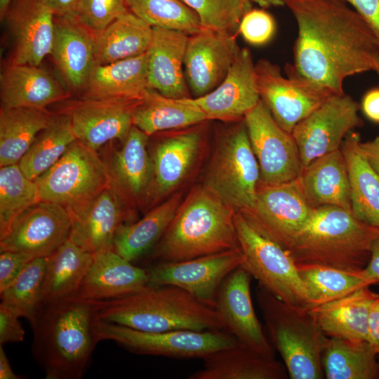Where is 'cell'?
I'll return each mask as SVG.
<instances>
[{
    "label": "cell",
    "instance_id": "obj_1",
    "mask_svg": "<svg viewBox=\"0 0 379 379\" xmlns=\"http://www.w3.org/2000/svg\"><path fill=\"white\" fill-rule=\"evenodd\" d=\"M298 35L294 69L330 90L344 93L351 76L375 69L379 41L372 29L343 0H285Z\"/></svg>",
    "mask_w": 379,
    "mask_h": 379
},
{
    "label": "cell",
    "instance_id": "obj_2",
    "mask_svg": "<svg viewBox=\"0 0 379 379\" xmlns=\"http://www.w3.org/2000/svg\"><path fill=\"white\" fill-rule=\"evenodd\" d=\"M94 300L77 295L41 305L30 323L32 352L47 379L81 378L99 342Z\"/></svg>",
    "mask_w": 379,
    "mask_h": 379
},
{
    "label": "cell",
    "instance_id": "obj_3",
    "mask_svg": "<svg viewBox=\"0 0 379 379\" xmlns=\"http://www.w3.org/2000/svg\"><path fill=\"white\" fill-rule=\"evenodd\" d=\"M94 302L98 319L138 331L225 330L214 307L175 286L147 285L121 298Z\"/></svg>",
    "mask_w": 379,
    "mask_h": 379
},
{
    "label": "cell",
    "instance_id": "obj_4",
    "mask_svg": "<svg viewBox=\"0 0 379 379\" xmlns=\"http://www.w3.org/2000/svg\"><path fill=\"white\" fill-rule=\"evenodd\" d=\"M235 212L203 185L195 187L154 247L153 260L180 261L239 248Z\"/></svg>",
    "mask_w": 379,
    "mask_h": 379
},
{
    "label": "cell",
    "instance_id": "obj_5",
    "mask_svg": "<svg viewBox=\"0 0 379 379\" xmlns=\"http://www.w3.org/2000/svg\"><path fill=\"white\" fill-rule=\"evenodd\" d=\"M379 229L335 206L315 208L288 251L297 265L358 272L368 264Z\"/></svg>",
    "mask_w": 379,
    "mask_h": 379
},
{
    "label": "cell",
    "instance_id": "obj_6",
    "mask_svg": "<svg viewBox=\"0 0 379 379\" xmlns=\"http://www.w3.org/2000/svg\"><path fill=\"white\" fill-rule=\"evenodd\" d=\"M256 299L270 338L292 379H321L322 355L329 337L307 308L282 301L258 284Z\"/></svg>",
    "mask_w": 379,
    "mask_h": 379
},
{
    "label": "cell",
    "instance_id": "obj_7",
    "mask_svg": "<svg viewBox=\"0 0 379 379\" xmlns=\"http://www.w3.org/2000/svg\"><path fill=\"white\" fill-rule=\"evenodd\" d=\"M34 182L41 200L63 206L72 220L111 185V178L106 161L97 151L76 140Z\"/></svg>",
    "mask_w": 379,
    "mask_h": 379
},
{
    "label": "cell",
    "instance_id": "obj_8",
    "mask_svg": "<svg viewBox=\"0 0 379 379\" xmlns=\"http://www.w3.org/2000/svg\"><path fill=\"white\" fill-rule=\"evenodd\" d=\"M234 223L244 258L241 266L282 301L310 309L308 292L289 251L256 230L241 212H235Z\"/></svg>",
    "mask_w": 379,
    "mask_h": 379
},
{
    "label": "cell",
    "instance_id": "obj_9",
    "mask_svg": "<svg viewBox=\"0 0 379 379\" xmlns=\"http://www.w3.org/2000/svg\"><path fill=\"white\" fill-rule=\"evenodd\" d=\"M260 168L244 121L220 140L208 166L203 185L236 211L255 202Z\"/></svg>",
    "mask_w": 379,
    "mask_h": 379
},
{
    "label": "cell",
    "instance_id": "obj_10",
    "mask_svg": "<svg viewBox=\"0 0 379 379\" xmlns=\"http://www.w3.org/2000/svg\"><path fill=\"white\" fill-rule=\"evenodd\" d=\"M98 341L112 340L137 354L204 359L239 342L226 330L145 332L97 319Z\"/></svg>",
    "mask_w": 379,
    "mask_h": 379
},
{
    "label": "cell",
    "instance_id": "obj_11",
    "mask_svg": "<svg viewBox=\"0 0 379 379\" xmlns=\"http://www.w3.org/2000/svg\"><path fill=\"white\" fill-rule=\"evenodd\" d=\"M255 68L260 100L277 124L289 133L299 122L335 95L299 74L292 65H286V76L277 65L267 59L259 60Z\"/></svg>",
    "mask_w": 379,
    "mask_h": 379
},
{
    "label": "cell",
    "instance_id": "obj_12",
    "mask_svg": "<svg viewBox=\"0 0 379 379\" xmlns=\"http://www.w3.org/2000/svg\"><path fill=\"white\" fill-rule=\"evenodd\" d=\"M314 210L299 177L277 185L259 183L253 207L240 212L260 233L288 251Z\"/></svg>",
    "mask_w": 379,
    "mask_h": 379
},
{
    "label": "cell",
    "instance_id": "obj_13",
    "mask_svg": "<svg viewBox=\"0 0 379 379\" xmlns=\"http://www.w3.org/2000/svg\"><path fill=\"white\" fill-rule=\"evenodd\" d=\"M260 168L259 183L277 185L300 177L302 165L295 141L260 100L244 118Z\"/></svg>",
    "mask_w": 379,
    "mask_h": 379
},
{
    "label": "cell",
    "instance_id": "obj_14",
    "mask_svg": "<svg viewBox=\"0 0 379 379\" xmlns=\"http://www.w3.org/2000/svg\"><path fill=\"white\" fill-rule=\"evenodd\" d=\"M359 105L350 95L335 94L326 100L293 128L302 167L340 149L348 133L364 123Z\"/></svg>",
    "mask_w": 379,
    "mask_h": 379
},
{
    "label": "cell",
    "instance_id": "obj_15",
    "mask_svg": "<svg viewBox=\"0 0 379 379\" xmlns=\"http://www.w3.org/2000/svg\"><path fill=\"white\" fill-rule=\"evenodd\" d=\"M244 262L239 248L175 262H161L146 269L148 285H171L184 289L215 308L225 279Z\"/></svg>",
    "mask_w": 379,
    "mask_h": 379
},
{
    "label": "cell",
    "instance_id": "obj_16",
    "mask_svg": "<svg viewBox=\"0 0 379 379\" xmlns=\"http://www.w3.org/2000/svg\"><path fill=\"white\" fill-rule=\"evenodd\" d=\"M72 218L65 208L41 201L21 213L0 239V251H15L34 258L48 257L67 241Z\"/></svg>",
    "mask_w": 379,
    "mask_h": 379
},
{
    "label": "cell",
    "instance_id": "obj_17",
    "mask_svg": "<svg viewBox=\"0 0 379 379\" xmlns=\"http://www.w3.org/2000/svg\"><path fill=\"white\" fill-rule=\"evenodd\" d=\"M240 49L231 32L201 28L189 35L184 69L195 98L210 93L222 81Z\"/></svg>",
    "mask_w": 379,
    "mask_h": 379
},
{
    "label": "cell",
    "instance_id": "obj_18",
    "mask_svg": "<svg viewBox=\"0 0 379 379\" xmlns=\"http://www.w3.org/2000/svg\"><path fill=\"white\" fill-rule=\"evenodd\" d=\"M139 100L82 98L69 102L60 112L69 117L77 140L98 151L109 141L126 140Z\"/></svg>",
    "mask_w": 379,
    "mask_h": 379
},
{
    "label": "cell",
    "instance_id": "obj_19",
    "mask_svg": "<svg viewBox=\"0 0 379 379\" xmlns=\"http://www.w3.org/2000/svg\"><path fill=\"white\" fill-rule=\"evenodd\" d=\"M252 276L241 265L221 284L215 309L225 330L240 343L262 354L274 357V350L255 314L251 295Z\"/></svg>",
    "mask_w": 379,
    "mask_h": 379
},
{
    "label": "cell",
    "instance_id": "obj_20",
    "mask_svg": "<svg viewBox=\"0 0 379 379\" xmlns=\"http://www.w3.org/2000/svg\"><path fill=\"white\" fill-rule=\"evenodd\" d=\"M255 64L248 48H241L222 81L210 93L194 98L208 120H243L260 100Z\"/></svg>",
    "mask_w": 379,
    "mask_h": 379
},
{
    "label": "cell",
    "instance_id": "obj_21",
    "mask_svg": "<svg viewBox=\"0 0 379 379\" xmlns=\"http://www.w3.org/2000/svg\"><path fill=\"white\" fill-rule=\"evenodd\" d=\"M54 18L39 0L11 1L2 19L13 38L11 63L39 66L51 52Z\"/></svg>",
    "mask_w": 379,
    "mask_h": 379
},
{
    "label": "cell",
    "instance_id": "obj_22",
    "mask_svg": "<svg viewBox=\"0 0 379 379\" xmlns=\"http://www.w3.org/2000/svg\"><path fill=\"white\" fill-rule=\"evenodd\" d=\"M202 143V134L196 128H185L156 142L151 154L154 176L149 205L167 199L185 180L199 158Z\"/></svg>",
    "mask_w": 379,
    "mask_h": 379
},
{
    "label": "cell",
    "instance_id": "obj_23",
    "mask_svg": "<svg viewBox=\"0 0 379 379\" xmlns=\"http://www.w3.org/2000/svg\"><path fill=\"white\" fill-rule=\"evenodd\" d=\"M149 137L133 125L121 149L106 161L112 186L131 207L149 204L154 171Z\"/></svg>",
    "mask_w": 379,
    "mask_h": 379
},
{
    "label": "cell",
    "instance_id": "obj_24",
    "mask_svg": "<svg viewBox=\"0 0 379 379\" xmlns=\"http://www.w3.org/2000/svg\"><path fill=\"white\" fill-rule=\"evenodd\" d=\"M132 210L111 183L81 215L72 220L69 238L93 254L113 250L119 230L134 221Z\"/></svg>",
    "mask_w": 379,
    "mask_h": 379
},
{
    "label": "cell",
    "instance_id": "obj_25",
    "mask_svg": "<svg viewBox=\"0 0 379 379\" xmlns=\"http://www.w3.org/2000/svg\"><path fill=\"white\" fill-rule=\"evenodd\" d=\"M146 269L133 264L114 250L93 253L77 296L107 300L134 293L148 285Z\"/></svg>",
    "mask_w": 379,
    "mask_h": 379
},
{
    "label": "cell",
    "instance_id": "obj_26",
    "mask_svg": "<svg viewBox=\"0 0 379 379\" xmlns=\"http://www.w3.org/2000/svg\"><path fill=\"white\" fill-rule=\"evenodd\" d=\"M188 37L178 30L153 27L147 51L149 88L169 98H189L183 71Z\"/></svg>",
    "mask_w": 379,
    "mask_h": 379
},
{
    "label": "cell",
    "instance_id": "obj_27",
    "mask_svg": "<svg viewBox=\"0 0 379 379\" xmlns=\"http://www.w3.org/2000/svg\"><path fill=\"white\" fill-rule=\"evenodd\" d=\"M51 54L67 84L83 89L95 65V35L76 17L54 18Z\"/></svg>",
    "mask_w": 379,
    "mask_h": 379
},
{
    "label": "cell",
    "instance_id": "obj_28",
    "mask_svg": "<svg viewBox=\"0 0 379 379\" xmlns=\"http://www.w3.org/2000/svg\"><path fill=\"white\" fill-rule=\"evenodd\" d=\"M68 96L60 83L39 66L11 62L1 73L2 107L46 109Z\"/></svg>",
    "mask_w": 379,
    "mask_h": 379
},
{
    "label": "cell",
    "instance_id": "obj_29",
    "mask_svg": "<svg viewBox=\"0 0 379 379\" xmlns=\"http://www.w3.org/2000/svg\"><path fill=\"white\" fill-rule=\"evenodd\" d=\"M148 88L145 53L109 64H95L83 88V98L138 100Z\"/></svg>",
    "mask_w": 379,
    "mask_h": 379
},
{
    "label": "cell",
    "instance_id": "obj_30",
    "mask_svg": "<svg viewBox=\"0 0 379 379\" xmlns=\"http://www.w3.org/2000/svg\"><path fill=\"white\" fill-rule=\"evenodd\" d=\"M201 369L189 379H283L285 365L239 343L215 351L203 359Z\"/></svg>",
    "mask_w": 379,
    "mask_h": 379
},
{
    "label": "cell",
    "instance_id": "obj_31",
    "mask_svg": "<svg viewBox=\"0 0 379 379\" xmlns=\"http://www.w3.org/2000/svg\"><path fill=\"white\" fill-rule=\"evenodd\" d=\"M378 295L369 286H364L338 299L312 307L310 310L326 336L367 341L369 310Z\"/></svg>",
    "mask_w": 379,
    "mask_h": 379
},
{
    "label": "cell",
    "instance_id": "obj_32",
    "mask_svg": "<svg viewBox=\"0 0 379 379\" xmlns=\"http://www.w3.org/2000/svg\"><path fill=\"white\" fill-rule=\"evenodd\" d=\"M300 180L305 196L313 208L335 206L352 212L349 176L341 149L304 167Z\"/></svg>",
    "mask_w": 379,
    "mask_h": 379
},
{
    "label": "cell",
    "instance_id": "obj_33",
    "mask_svg": "<svg viewBox=\"0 0 379 379\" xmlns=\"http://www.w3.org/2000/svg\"><path fill=\"white\" fill-rule=\"evenodd\" d=\"M207 121L194 98H173L148 88L133 112V125L150 136L170 130H182Z\"/></svg>",
    "mask_w": 379,
    "mask_h": 379
},
{
    "label": "cell",
    "instance_id": "obj_34",
    "mask_svg": "<svg viewBox=\"0 0 379 379\" xmlns=\"http://www.w3.org/2000/svg\"><path fill=\"white\" fill-rule=\"evenodd\" d=\"M360 142L359 135L352 131L340 147L347 168L352 212L379 229V174L363 153Z\"/></svg>",
    "mask_w": 379,
    "mask_h": 379
},
{
    "label": "cell",
    "instance_id": "obj_35",
    "mask_svg": "<svg viewBox=\"0 0 379 379\" xmlns=\"http://www.w3.org/2000/svg\"><path fill=\"white\" fill-rule=\"evenodd\" d=\"M180 193L171 195L152 207L141 219L124 225L117 232L113 250L133 262L154 247L175 215L182 201Z\"/></svg>",
    "mask_w": 379,
    "mask_h": 379
},
{
    "label": "cell",
    "instance_id": "obj_36",
    "mask_svg": "<svg viewBox=\"0 0 379 379\" xmlns=\"http://www.w3.org/2000/svg\"><path fill=\"white\" fill-rule=\"evenodd\" d=\"M93 257L69 237L48 256L41 305L77 295Z\"/></svg>",
    "mask_w": 379,
    "mask_h": 379
},
{
    "label": "cell",
    "instance_id": "obj_37",
    "mask_svg": "<svg viewBox=\"0 0 379 379\" xmlns=\"http://www.w3.org/2000/svg\"><path fill=\"white\" fill-rule=\"evenodd\" d=\"M153 27L128 11L95 36V64L106 65L147 53Z\"/></svg>",
    "mask_w": 379,
    "mask_h": 379
},
{
    "label": "cell",
    "instance_id": "obj_38",
    "mask_svg": "<svg viewBox=\"0 0 379 379\" xmlns=\"http://www.w3.org/2000/svg\"><path fill=\"white\" fill-rule=\"evenodd\" d=\"M52 117L46 109L1 106L0 166L18 164Z\"/></svg>",
    "mask_w": 379,
    "mask_h": 379
},
{
    "label": "cell",
    "instance_id": "obj_39",
    "mask_svg": "<svg viewBox=\"0 0 379 379\" xmlns=\"http://www.w3.org/2000/svg\"><path fill=\"white\" fill-rule=\"evenodd\" d=\"M377 354L368 341L329 338L322 355L327 379H378Z\"/></svg>",
    "mask_w": 379,
    "mask_h": 379
},
{
    "label": "cell",
    "instance_id": "obj_40",
    "mask_svg": "<svg viewBox=\"0 0 379 379\" xmlns=\"http://www.w3.org/2000/svg\"><path fill=\"white\" fill-rule=\"evenodd\" d=\"M76 140L69 117L61 112L53 115L18 165L28 178L34 180L54 165Z\"/></svg>",
    "mask_w": 379,
    "mask_h": 379
},
{
    "label": "cell",
    "instance_id": "obj_41",
    "mask_svg": "<svg viewBox=\"0 0 379 379\" xmlns=\"http://www.w3.org/2000/svg\"><path fill=\"white\" fill-rule=\"evenodd\" d=\"M308 292L311 307L371 286L361 270L350 272L321 265H297Z\"/></svg>",
    "mask_w": 379,
    "mask_h": 379
},
{
    "label": "cell",
    "instance_id": "obj_42",
    "mask_svg": "<svg viewBox=\"0 0 379 379\" xmlns=\"http://www.w3.org/2000/svg\"><path fill=\"white\" fill-rule=\"evenodd\" d=\"M39 188L18 164L0 168V239L25 211L41 201Z\"/></svg>",
    "mask_w": 379,
    "mask_h": 379
},
{
    "label": "cell",
    "instance_id": "obj_43",
    "mask_svg": "<svg viewBox=\"0 0 379 379\" xmlns=\"http://www.w3.org/2000/svg\"><path fill=\"white\" fill-rule=\"evenodd\" d=\"M48 257L34 258L15 280L0 292L1 304L30 323L41 305Z\"/></svg>",
    "mask_w": 379,
    "mask_h": 379
},
{
    "label": "cell",
    "instance_id": "obj_44",
    "mask_svg": "<svg viewBox=\"0 0 379 379\" xmlns=\"http://www.w3.org/2000/svg\"><path fill=\"white\" fill-rule=\"evenodd\" d=\"M128 10L150 26L192 34L202 27L197 15L182 0H126Z\"/></svg>",
    "mask_w": 379,
    "mask_h": 379
},
{
    "label": "cell",
    "instance_id": "obj_45",
    "mask_svg": "<svg viewBox=\"0 0 379 379\" xmlns=\"http://www.w3.org/2000/svg\"><path fill=\"white\" fill-rule=\"evenodd\" d=\"M197 15L202 28L238 29L243 15L251 8L249 0H182Z\"/></svg>",
    "mask_w": 379,
    "mask_h": 379
},
{
    "label": "cell",
    "instance_id": "obj_46",
    "mask_svg": "<svg viewBox=\"0 0 379 379\" xmlns=\"http://www.w3.org/2000/svg\"><path fill=\"white\" fill-rule=\"evenodd\" d=\"M128 11L126 0H82L76 18L95 36Z\"/></svg>",
    "mask_w": 379,
    "mask_h": 379
},
{
    "label": "cell",
    "instance_id": "obj_47",
    "mask_svg": "<svg viewBox=\"0 0 379 379\" xmlns=\"http://www.w3.org/2000/svg\"><path fill=\"white\" fill-rule=\"evenodd\" d=\"M238 30L248 44L260 46L273 37L276 24L272 15L265 10L251 8L243 15Z\"/></svg>",
    "mask_w": 379,
    "mask_h": 379
},
{
    "label": "cell",
    "instance_id": "obj_48",
    "mask_svg": "<svg viewBox=\"0 0 379 379\" xmlns=\"http://www.w3.org/2000/svg\"><path fill=\"white\" fill-rule=\"evenodd\" d=\"M0 292L11 285L34 258L15 251H0Z\"/></svg>",
    "mask_w": 379,
    "mask_h": 379
},
{
    "label": "cell",
    "instance_id": "obj_49",
    "mask_svg": "<svg viewBox=\"0 0 379 379\" xmlns=\"http://www.w3.org/2000/svg\"><path fill=\"white\" fill-rule=\"evenodd\" d=\"M16 313L0 304V345L22 342L25 330Z\"/></svg>",
    "mask_w": 379,
    "mask_h": 379
},
{
    "label": "cell",
    "instance_id": "obj_50",
    "mask_svg": "<svg viewBox=\"0 0 379 379\" xmlns=\"http://www.w3.org/2000/svg\"><path fill=\"white\" fill-rule=\"evenodd\" d=\"M361 15L379 41V0H343Z\"/></svg>",
    "mask_w": 379,
    "mask_h": 379
},
{
    "label": "cell",
    "instance_id": "obj_51",
    "mask_svg": "<svg viewBox=\"0 0 379 379\" xmlns=\"http://www.w3.org/2000/svg\"><path fill=\"white\" fill-rule=\"evenodd\" d=\"M367 341L379 354V294L373 300L368 319Z\"/></svg>",
    "mask_w": 379,
    "mask_h": 379
},
{
    "label": "cell",
    "instance_id": "obj_52",
    "mask_svg": "<svg viewBox=\"0 0 379 379\" xmlns=\"http://www.w3.org/2000/svg\"><path fill=\"white\" fill-rule=\"evenodd\" d=\"M56 17H76L82 0H39Z\"/></svg>",
    "mask_w": 379,
    "mask_h": 379
},
{
    "label": "cell",
    "instance_id": "obj_53",
    "mask_svg": "<svg viewBox=\"0 0 379 379\" xmlns=\"http://www.w3.org/2000/svg\"><path fill=\"white\" fill-rule=\"evenodd\" d=\"M361 272L371 286L379 284V234L372 244L369 261Z\"/></svg>",
    "mask_w": 379,
    "mask_h": 379
},
{
    "label": "cell",
    "instance_id": "obj_54",
    "mask_svg": "<svg viewBox=\"0 0 379 379\" xmlns=\"http://www.w3.org/2000/svg\"><path fill=\"white\" fill-rule=\"evenodd\" d=\"M361 109L367 118L379 123V88L372 89L364 95Z\"/></svg>",
    "mask_w": 379,
    "mask_h": 379
},
{
    "label": "cell",
    "instance_id": "obj_55",
    "mask_svg": "<svg viewBox=\"0 0 379 379\" xmlns=\"http://www.w3.org/2000/svg\"><path fill=\"white\" fill-rule=\"evenodd\" d=\"M360 147L373 168L379 174V135L374 139L363 142Z\"/></svg>",
    "mask_w": 379,
    "mask_h": 379
},
{
    "label": "cell",
    "instance_id": "obj_56",
    "mask_svg": "<svg viewBox=\"0 0 379 379\" xmlns=\"http://www.w3.org/2000/svg\"><path fill=\"white\" fill-rule=\"evenodd\" d=\"M0 378L1 379H20L22 377L16 374L12 369L9 360L0 345Z\"/></svg>",
    "mask_w": 379,
    "mask_h": 379
},
{
    "label": "cell",
    "instance_id": "obj_57",
    "mask_svg": "<svg viewBox=\"0 0 379 379\" xmlns=\"http://www.w3.org/2000/svg\"><path fill=\"white\" fill-rule=\"evenodd\" d=\"M251 3H255L262 8L273 6H282L284 3L282 0H249Z\"/></svg>",
    "mask_w": 379,
    "mask_h": 379
},
{
    "label": "cell",
    "instance_id": "obj_58",
    "mask_svg": "<svg viewBox=\"0 0 379 379\" xmlns=\"http://www.w3.org/2000/svg\"><path fill=\"white\" fill-rule=\"evenodd\" d=\"M12 0H0V18H4L5 13Z\"/></svg>",
    "mask_w": 379,
    "mask_h": 379
},
{
    "label": "cell",
    "instance_id": "obj_59",
    "mask_svg": "<svg viewBox=\"0 0 379 379\" xmlns=\"http://www.w3.org/2000/svg\"><path fill=\"white\" fill-rule=\"evenodd\" d=\"M374 71H375L379 74V57L377 59V62Z\"/></svg>",
    "mask_w": 379,
    "mask_h": 379
},
{
    "label": "cell",
    "instance_id": "obj_60",
    "mask_svg": "<svg viewBox=\"0 0 379 379\" xmlns=\"http://www.w3.org/2000/svg\"><path fill=\"white\" fill-rule=\"evenodd\" d=\"M282 1H284H284H285V0H282Z\"/></svg>",
    "mask_w": 379,
    "mask_h": 379
}]
</instances>
